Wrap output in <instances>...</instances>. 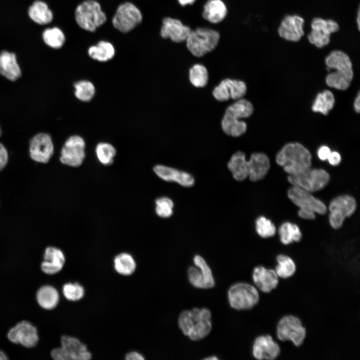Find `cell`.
I'll return each instance as SVG.
<instances>
[{"mask_svg": "<svg viewBox=\"0 0 360 360\" xmlns=\"http://www.w3.org/2000/svg\"><path fill=\"white\" fill-rule=\"evenodd\" d=\"M178 324L183 334L192 340L204 338L212 328V314L206 308L184 310L178 316Z\"/></svg>", "mask_w": 360, "mask_h": 360, "instance_id": "1", "label": "cell"}, {"mask_svg": "<svg viewBox=\"0 0 360 360\" xmlns=\"http://www.w3.org/2000/svg\"><path fill=\"white\" fill-rule=\"evenodd\" d=\"M324 61L328 70H336L326 76V84L338 90H346L354 77L352 63L349 56L343 51L334 50L326 57Z\"/></svg>", "mask_w": 360, "mask_h": 360, "instance_id": "2", "label": "cell"}, {"mask_svg": "<svg viewBox=\"0 0 360 360\" xmlns=\"http://www.w3.org/2000/svg\"><path fill=\"white\" fill-rule=\"evenodd\" d=\"M276 161L288 174H296L311 167L312 155L301 144L292 142L286 144L278 152Z\"/></svg>", "mask_w": 360, "mask_h": 360, "instance_id": "3", "label": "cell"}, {"mask_svg": "<svg viewBox=\"0 0 360 360\" xmlns=\"http://www.w3.org/2000/svg\"><path fill=\"white\" fill-rule=\"evenodd\" d=\"M254 110L252 103L248 100L240 98L228 107L222 120L223 131L228 135L239 136L246 130V123L239 120L251 116Z\"/></svg>", "mask_w": 360, "mask_h": 360, "instance_id": "4", "label": "cell"}, {"mask_svg": "<svg viewBox=\"0 0 360 360\" xmlns=\"http://www.w3.org/2000/svg\"><path fill=\"white\" fill-rule=\"evenodd\" d=\"M230 306L238 310L248 311L254 308L260 300V292L248 282H238L232 285L228 292Z\"/></svg>", "mask_w": 360, "mask_h": 360, "instance_id": "5", "label": "cell"}, {"mask_svg": "<svg viewBox=\"0 0 360 360\" xmlns=\"http://www.w3.org/2000/svg\"><path fill=\"white\" fill-rule=\"evenodd\" d=\"M220 39L219 32L208 28L192 30L186 40L188 50L194 56L201 57L214 50Z\"/></svg>", "mask_w": 360, "mask_h": 360, "instance_id": "6", "label": "cell"}, {"mask_svg": "<svg viewBox=\"0 0 360 360\" xmlns=\"http://www.w3.org/2000/svg\"><path fill=\"white\" fill-rule=\"evenodd\" d=\"M78 24L82 29L94 32L104 24L106 17L100 4L94 0H86L78 6L75 12Z\"/></svg>", "mask_w": 360, "mask_h": 360, "instance_id": "7", "label": "cell"}, {"mask_svg": "<svg viewBox=\"0 0 360 360\" xmlns=\"http://www.w3.org/2000/svg\"><path fill=\"white\" fill-rule=\"evenodd\" d=\"M288 180L292 186L312 192L325 188L330 182V176L322 168H310L298 174H288Z\"/></svg>", "mask_w": 360, "mask_h": 360, "instance_id": "8", "label": "cell"}, {"mask_svg": "<svg viewBox=\"0 0 360 360\" xmlns=\"http://www.w3.org/2000/svg\"><path fill=\"white\" fill-rule=\"evenodd\" d=\"M276 336L278 341H290L295 346H300L305 339L306 330L299 318L292 314L286 315L278 322Z\"/></svg>", "mask_w": 360, "mask_h": 360, "instance_id": "9", "label": "cell"}, {"mask_svg": "<svg viewBox=\"0 0 360 360\" xmlns=\"http://www.w3.org/2000/svg\"><path fill=\"white\" fill-rule=\"evenodd\" d=\"M61 346L53 349L50 354L56 360H88L91 353L85 344L76 338L64 335L60 339Z\"/></svg>", "mask_w": 360, "mask_h": 360, "instance_id": "10", "label": "cell"}, {"mask_svg": "<svg viewBox=\"0 0 360 360\" xmlns=\"http://www.w3.org/2000/svg\"><path fill=\"white\" fill-rule=\"evenodd\" d=\"M356 208V200L352 196L344 194L333 198L328 206L331 226L335 230L340 228L345 218L352 215Z\"/></svg>", "mask_w": 360, "mask_h": 360, "instance_id": "11", "label": "cell"}, {"mask_svg": "<svg viewBox=\"0 0 360 360\" xmlns=\"http://www.w3.org/2000/svg\"><path fill=\"white\" fill-rule=\"evenodd\" d=\"M310 28L307 36L309 42L322 48L330 43L332 34L339 30L340 26L334 20L316 17L312 20Z\"/></svg>", "mask_w": 360, "mask_h": 360, "instance_id": "12", "label": "cell"}, {"mask_svg": "<svg viewBox=\"0 0 360 360\" xmlns=\"http://www.w3.org/2000/svg\"><path fill=\"white\" fill-rule=\"evenodd\" d=\"M142 14L138 8L130 2L120 4L114 15V26L122 32H128L141 22Z\"/></svg>", "mask_w": 360, "mask_h": 360, "instance_id": "13", "label": "cell"}, {"mask_svg": "<svg viewBox=\"0 0 360 360\" xmlns=\"http://www.w3.org/2000/svg\"><path fill=\"white\" fill-rule=\"evenodd\" d=\"M86 143L80 136H70L65 142L60 154V162L67 166L78 167L83 162L85 156Z\"/></svg>", "mask_w": 360, "mask_h": 360, "instance_id": "14", "label": "cell"}, {"mask_svg": "<svg viewBox=\"0 0 360 360\" xmlns=\"http://www.w3.org/2000/svg\"><path fill=\"white\" fill-rule=\"evenodd\" d=\"M194 262L196 267L190 266L188 268V276L190 284L199 288H212L215 284L212 272L204 258L199 255L194 258Z\"/></svg>", "mask_w": 360, "mask_h": 360, "instance_id": "15", "label": "cell"}, {"mask_svg": "<svg viewBox=\"0 0 360 360\" xmlns=\"http://www.w3.org/2000/svg\"><path fill=\"white\" fill-rule=\"evenodd\" d=\"M290 200L300 209L308 210L320 214L327 212L326 205L320 199L314 196L311 192L299 187L292 186L288 191Z\"/></svg>", "mask_w": 360, "mask_h": 360, "instance_id": "16", "label": "cell"}, {"mask_svg": "<svg viewBox=\"0 0 360 360\" xmlns=\"http://www.w3.org/2000/svg\"><path fill=\"white\" fill-rule=\"evenodd\" d=\"M8 338L11 342L28 348L35 346L39 340L36 327L27 320H22L11 328Z\"/></svg>", "mask_w": 360, "mask_h": 360, "instance_id": "17", "label": "cell"}, {"mask_svg": "<svg viewBox=\"0 0 360 360\" xmlns=\"http://www.w3.org/2000/svg\"><path fill=\"white\" fill-rule=\"evenodd\" d=\"M280 352L278 343L268 334L257 336L252 346V354L256 360H275Z\"/></svg>", "mask_w": 360, "mask_h": 360, "instance_id": "18", "label": "cell"}, {"mask_svg": "<svg viewBox=\"0 0 360 360\" xmlns=\"http://www.w3.org/2000/svg\"><path fill=\"white\" fill-rule=\"evenodd\" d=\"M304 20L298 14H288L281 20L278 29L279 36L284 40L292 42H299L304 36Z\"/></svg>", "mask_w": 360, "mask_h": 360, "instance_id": "19", "label": "cell"}, {"mask_svg": "<svg viewBox=\"0 0 360 360\" xmlns=\"http://www.w3.org/2000/svg\"><path fill=\"white\" fill-rule=\"evenodd\" d=\"M246 92V86L244 82L226 78L214 88L212 94L216 100L224 102L230 98L234 100L242 98Z\"/></svg>", "mask_w": 360, "mask_h": 360, "instance_id": "20", "label": "cell"}, {"mask_svg": "<svg viewBox=\"0 0 360 360\" xmlns=\"http://www.w3.org/2000/svg\"><path fill=\"white\" fill-rule=\"evenodd\" d=\"M252 279L259 292L268 293L276 288L280 278L274 268L258 265L252 269Z\"/></svg>", "mask_w": 360, "mask_h": 360, "instance_id": "21", "label": "cell"}, {"mask_svg": "<svg viewBox=\"0 0 360 360\" xmlns=\"http://www.w3.org/2000/svg\"><path fill=\"white\" fill-rule=\"evenodd\" d=\"M30 152L34 160L42 163L47 162L54 152L50 136L46 134H40L34 136L30 142Z\"/></svg>", "mask_w": 360, "mask_h": 360, "instance_id": "22", "label": "cell"}, {"mask_svg": "<svg viewBox=\"0 0 360 360\" xmlns=\"http://www.w3.org/2000/svg\"><path fill=\"white\" fill-rule=\"evenodd\" d=\"M160 34L164 38L180 43L185 42L192 30L179 20L167 17L162 20Z\"/></svg>", "mask_w": 360, "mask_h": 360, "instance_id": "23", "label": "cell"}, {"mask_svg": "<svg viewBox=\"0 0 360 360\" xmlns=\"http://www.w3.org/2000/svg\"><path fill=\"white\" fill-rule=\"evenodd\" d=\"M153 170L154 173L164 180L175 182L185 187L194 184V178L188 172L160 164L156 165Z\"/></svg>", "mask_w": 360, "mask_h": 360, "instance_id": "24", "label": "cell"}, {"mask_svg": "<svg viewBox=\"0 0 360 360\" xmlns=\"http://www.w3.org/2000/svg\"><path fill=\"white\" fill-rule=\"evenodd\" d=\"M44 260L40 268L47 274H54L60 272L66 260L64 252L60 248L54 246L48 247L45 250Z\"/></svg>", "mask_w": 360, "mask_h": 360, "instance_id": "25", "label": "cell"}, {"mask_svg": "<svg viewBox=\"0 0 360 360\" xmlns=\"http://www.w3.org/2000/svg\"><path fill=\"white\" fill-rule=\"evenodd\" d=\"M248 176L253 182L262 179L270 168L268 156L262 152H254L248 160Z\"/></svg>", "mask_w": 360, "mask_h": 360, "instance_id": "26", "label": "cell"}, {"mask_svg": "<svg viewBox=\"0 0 360 360\" xmlns=\"http://www.w3.org/2000/svg\"><path fill=\"white\" fill-rule=\"evenodd\" d=\"M227 13V7L222 0H208L204 5L202 16L210 22L218 24L225 18Z\"/></svg>", "mask_w": 360, "mask_h": 360, "instance_id": "27", "label": "cell"}, {"mask_svg": "<svg viewBox=\"0 0 360 360\" xmlns=\"http://www.w3.org/2000/svg\"><path fill=\"white\" fill-rule=\"evenodd\" d=\"M0 74L10 80L20 76V70L14 54L3 51L0 54Z\"/></svg>", "mask_w": 360, "mask_h": 360, "instance_id": "28", "label": "cell"}, {"mask_svg": "<svg viewBox=\"0 0 360 360\" xmlns=\"http://www.w3.org/2000/svg\"><path fill=\"white\" fill-rule=\"evenodd\" d=\"M36 298L38 304L43 308L50 310L58 305L60 296L57 290L50 285L41 286L37 291Z\"/></svg>", "mask_w": 360, "mask_h": 360, "instance_id": "29", "label": "cell"}, {"mask_svg": "<svg viewBox=\"0 0 360 360\" xmlns=\"http://www.w3.org/2000/svg\"><path fill=\"white\" fill-rule=\"evenodd\" d=\"M228 166L234 178L237 180H243L248 176V160L242 152H237L231 156Z\"/></svg>", "mask_w": 360, "mask_h": 360, "instance_id": "30", "label": "cell"}, {"mask_svg": "<svg viewBox=\"0 0 360 360\" xmlns=\"http://www.w3.org/2000/svg\"><path fill=\"white\" fill-rule=\"evenodd\" d=\"M28 14L32 20L40 24H48L53 18L52 12L48 5L40 0L34 2L30 7Z\"/></svg>", "mask_w": 360, "mask_h": 360, "instance_id": "31", "label": "cell"}, {"mask_svg": "<svg viewBox=\"0 0 360 360\" xmlns=\"http://www.w3.org/2000/svg\"><path fill=\"white\" fill-rule=\"evenodd\" d=\"M276 264L274 268L279 278H288L292 276L296 271V264L288 255L280 253L276 258Z\"/></svg>", "mask_w": 360, "mask_h": 360, "instance_id": "32", "label": "cell"}, {"mask_svg": "<svg viewBox=\"0 0 360 360\" xmlns=\"http://www.w3.org/2000/svg\"><path fill=\"white\" fill-rule=\"evenodd\" d=\"M278 234L281 243L285 246L294 242H298L302 238V232L298 226L288 222L280 225L278 228Z\"/></svg>", "mask_w": 360, "mask_h": 360, "instance_id": "33", "label": "cell"}, {"mask_svg": "<svg viewBox=\"0 0 360 360\" xmlns=\"http://www.w3.org/2000/svg\"><path fill=\"white\" fill-rule=\"evenodd\" d=\"M88 54L95 60L104 62L112 58L115 54V50L111 43L102 40L96 45L90 47Z\"/></svg>", "mask_w": 360, "mask_h": 360, "instance_id": "34", "label": "cell"}, {"mask_svg": "<svg viewBox=\"0 0 360 360\" xmlns=\"http://www.w3.org/2000/svg\"><path fill=\"white\" fill-rule=\"evenodd\" d=\"M114 266L118 274L122 276H130L134 272L136 264L131 254L127 252H122L114 257Z\"/></svg>", "mask_w": 360, "mask_h": 360, "instance_id": "35", "label": "cell"}, {"mask_svg": "<svg viewBox=\"0 0 360 360\" xmlns=\"http://www.w3.org/2000/svg\"><path fill=\"white\" fill-rule=\"evenodd\" d=\"M335 103L334 96L330 90H326L318 93L313 103L312 110L314 112L328 114Z\"/></svg>", "mask_w": 360, "mask_h": 360, "instance_id": "36", "label": "cell"}, {"mask_svg": "<svg viewBox=\"0 0 360 360\" xmlns=\"http://www.w3.org/2000/svg\"><path fill=\"white\" fill-rule=\"evenodd\" d=\"M96 154L99 162L105 166L112 164L116 155V150L110 144L106 142L98 143L96 147Z\"/></svg>", "mask_w": 360, "mask_h": 360, "instance_id": "37", "label": "cell"}, {"mask_svg": "<svg viewBox=\"0 0 360 360\" xmlns=\"http://www.w3.org/2000/svg\"><path fill=\"white\" fill-rule=\"evenodd\" d=\"M74 95L79 100L87 102L94 96L96 89L94 84L88 80H82L74 84Z\"/></svg>", "mask_w": 360, "mask_h": 360, "instance_id": "38", "label": "cell"}, {"mask_svg": "<svg viewBox=\"0 0 360 360\" xmlns=\"http://www.w3.org/2000/svg\"><path fill=\"white\" fill-rule=\"evenodd\" d=\"M189 78L193 86L197 88L204 86L208 81V72L201 64H194L189 70Z\"/></svg>", "mask_w": 360, "mask_h": 360, "instance_id": "39", "label": "cell"}, {"mask_svg": "<svg viewBox=\"0 0 360 360\" xmlns=\"http://www.w3.org/2000/svg\"><path fill=\"white\" fill-rule=\"evenodd\" d=\"M44 42L54 48H59L64 44L65 36L60 28L54 27L46 29L43 32Z\"/></svg>", "mask_w": 360, "mask_h": 360, "instance_id": "40", "label": "cell"}, {"mask_svg": "<svg viewBox=\"0 0 360 360\" xmlns=\"http://www.w3.org/2000/svg\"><path fill=\"white\" fill-rule=\"evenodd\" d=\"M256 230L262 238H269L274 236L276 228L274 224L264 216H259L256 220Z\"/></svg>", "mask_w": 360, "mask_h": 360, "instance_id": "41", "label": "cell"}, {"mask_svg": "<svg viewBox=\"0 0 360 360\" xmlns=\"http://www.w3.org/2000/svg\"><path fill=\"white\" fill-rule=\"evenodd\" d=\"M62 294L66 299L70 301H78L84 294V287L78 282H68L62 288Z\"/></svg>", "mask_w": 360, "mask_h": 360, "instance_id": "42", "label": "cell"}, {"mask_svg": "<svg viewBox=\"0 0 360 360\" xmlns=\"http://www.w3.org/2000/svg\"><path fill=\"white\" fill-rule=\"evenodd\" d=\"M174 204L167 197H161L156 200V214L162 218H168L172 214Z\"/></svg>", "mask_w": 360, "mask_h": 360, "instance_id": "43", "label": "cell"}, {"mask_svg": "<svg viewBox=\"0 0 360 360\" xmlns=\"http://www.w3.org/2000/svg\"><path fill=\"white\" fill-rule=\"evenodd\" d=\"M8 160V154L4 146L0 143V170L6 166Z\"/></svg>", "mask_w": 360, "mask_h": 360, "instance_id": "44", "label": "cell"}, {"mask_svg": "<svg viewBox=\"0 0 360 360\" xmlns=\"http://www.w3.org/2000/svg\"><path fill=\"white\" fill-rule=\"evenodd\" d=\"M331 151L330 148L325 146L320 147L318 151V155L319 158L322 160H327Z\"/></svg>", "mask_w": 360, "mask_h": 360, "instance_id": "45", "label": "cell"}, {"mask_svg": "<svg viewBox=\"0 0 360 360\" xmlns=\"http://www.w3.org/2000/svg\"><path fill=\"white\" fill-rule=\"evenodd\" d=\"M329 163L333 166H336L340 164L341 162V156L337 152H330L328 160Z\"/></svg>", "mask_w": 360, "mask_h": 360, "instance_id": "46", "label": "cell"}, {"mask_svg": "<svg viewBox=\"0 0 360 360\" xmlns=\"http://www.w3.org/2000/svg\"><path fill=\"white\" fill-rule=\"evenodd\" d=\"M314 212L308 210L299 209L298 211V216L306 220H314L316 218V215Z\"/></svg>", "mask_w": 360, "mask_h": 360, "instance_id": "47", "label": "cell"}, {"mask_svg": "<svg viewBox=\"0 0 360 360\" xmlns=\"http://www.w3.org/2000/svg\"><path fill=\"white\" fill-rule=\"evenodd\" d=\"M125 358L126 360H142L144 358L142 355L137 352H130L126 354Z\"/></svg>", "mask_w": 360, "mask_h": 360, "instance_id": "48", "label": "cell"}, {"mask_svg": "<svg viewBox=\"0 0 360 360\" xmlns=\"http://www.w3.org/2000/svg\"><path fill=\"white\" fill-rule=\"evenodd\" d=\"M354 106L355 112L359 113L360 112V94L359 92H358L357 96L355 98Z\"/></svg>", "mask_w": 360, "mask_h": 360, "instance_id": "49", "label": "cell"}, {"mask_svg": "<svg viewBox=\"0 0 360 360\" xmlns=\"http://www.w3.org/2000/svg\"><path fill=\"white\" fill-rule=\"evenodd\" d=\"M178 3L182 6H186L188 4H193L196 0H178Z\"/></svg>", "mask_w": 360, "mask_h": 360, "instance_id": "50", "label": "cell"}, {"mask_svg": "<svg viewBox=\"0 0 360 360\" xmlns=\"http://www.w3.org/2000/svg\"><path fill=\"white\" fill-rule=\"evenodd\" d=\"M7 356L4 352L0 350V360H8Z\"/></svg>", "mask_w": 360, "mask_h": 360, "instance_id": "51", "label": "cell"}, {"mask_svg": "<svg viewBox=\"0 0 360 360\" xmlns=\"http://www.w3.org/2000/svg\"><path fill=\"white\" fill-rule=\"evenodd\" d=\"M360 9H358V14H357V18H356V22L358 25V30H360Z\"/></svg>", "mask_w": 360, "mask_h": 360, "instance_id": "52", "label": "cell"}, {"mask_svg": "<svg viewBox=\"0 0 360 360\" xmlns=\"http://www.w3.org/2000/svg\"><path fill=\"white\" fill-rule=\"evenodd\" d=\"M205 359L207 360H218V358L216 356H210L209 358H207Z\"/></svg>", "mask_w": 360, "mask_h": 360, "instance_id": "53", "label": "cell"}, {"mask_svg": "<svg viewBox=\"0 0 360 360\" xmlns=\"http://www.w3.org/2000/svg\"><path fill=\"white\" fill-rule=\"evenodd\" d=\"M0 134H1V130H0Z\"/></svg>", "mask_w": 360, "mask_h": 360, "instance_id": "54", "label": "cell"}]
</instances>
